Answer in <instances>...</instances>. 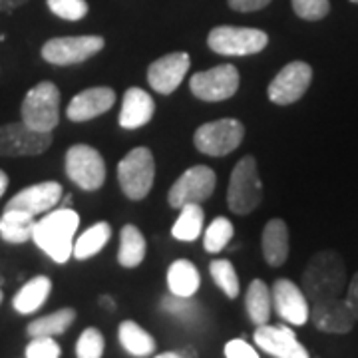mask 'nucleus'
<instances>
[{
	"instance_id": "1",
	"label": "nucleus",
	"mask_w": 358,
	"mask_h": 358,
	"mask_svg": "<svg viewBox=\"0 0 358 358\" xmlns=\"http://www.w3.org/2000/svg\"><path fill=\"white\" fill-rule=\"evenodd\" d=\"M80 227V215L72 207H60L36 221L32 241L54 263H66L72 257L74 237Z\"/></svg>"
},
{
	"instance_id": "20",
	"label": "nucleus",
	"mask_w": 358,
	"mask_h": 358,
	"mask_svg": "<svg viewBox=\"0 0 358 358\" xmlns=\"http://www.w3.org/2000/svg\"><path fill=\"white\" fill-rule=\"evenodd\" d=\"M155 114L152 96L141 88H129L124 94L120 110V126L124 129H138L148 126Z\"/></svg>"
},
{
	"instance_id": "22",
	"label": "nucleus",
	"mask_w": 358,
	"mask_h": 358,
	"mask_svg": "<svg viewBox=\"0 0 358 358\" xmlns=\"http://www.w3.org/2000/svg\"><path fill=\"white\" fill-rule=\"evenodd\" d=\"M167 287L171 294L193 296L201 287V275L192 261L178 259L167 268Z\"/></svg>"
},
{
	"instance_id": "7",
	"label": "nucleus",
	"mask_w": 358,
	"mask_h": 358,
	"mask_svg": "<svg viewBox=\"0 0 358 358\" xmlns=\"http://www.w3.org/2000/svg\"><path fill=\"white\" fill-rule=\"evenodd\" d=\"M245 138V126L239 120L225 117L217 122H209L195 129L193 143L205 155L223 157L235 152Z\"/></svg>"
},
{
	"instance_id": "39",
	"label": "nucleus",
	"mask_w": 358,
	"mask_h": 358,
	"mask_svg": "<svg viewBox=\"0 0 358 358\" xmlns=\"http://www.w3.org/2000/svg\"><path fill=\"white\" fill-rule=\"evenodd\" d=\"M227 2L237 13H257L271 4V0H227Z\"/></svg>"
},
{
	"instance_id": "34",
	"label": "nucleus",
	"mask_w": 358,
	"mask_h": 358,
	"mask_svg": "<svg viewBox=\"0 0 358 358\" xmlns=\"http://www.w3.org/2000/svg\"><path fill=\"white\" fill-rule=\"evenodd\" d=\"M103 348H106L103 334L98 329L90 327L78 338L76 358H102Z\"/></svg>"
},
{
	"instance_id": "15",
	"label": "nucleus",
	"mask_w": 358,
	"mask_h": 358,
	"mask_svg": "<svg viewBox=\"0 0 358 358\" xmlns=\"http://www.w3.org/2000/svg\"><path fill=\"white\" fill-rule=\"evenodd\" d=\"M257 346L275 358H310L307 348L299 343L293 329L282 324H261L257 327L255 334Z\"/></svg>"
},
{
	"instance_id": "28",
	"label": "nucleus",
	"mask_w": 358,
	"mask_h": 358,
	"mask_svg": "<svg viewBox=\"0 0 358 358\" xmlns=\"http://www.w3.org/2000/svg\"><path fill=\"white\" fill-rule=\"evenodd\" d=\"M110 237H112V227H110V223H106V221L94 223L88 231H84L76 241H74L72 255L76 257L78 261H86L90 257L98 255L103 247L108 245Z\"/></svg>"
},
{
	"instance_id": "13",
	"label": "nucleus",
	"mask_w": 358,
	"mask_h": 358,
	"mask_svg": "<svg viewBox=\"0 0 358 358\" xmlns=\"http://www.w3.org/2000/svg\"><path fill=\"white\" fill-rule=\"evenodd\" d=\"M313 82V68L307 62H291L282 66L281 72L271 80L267 88L268 100L277 106H289L299 102Z\"/></svg>"
},
{
	"instance_id": "33",
	"label": "nucleus",
	"mask_w": 358,
	"mask_h": 358,
	"mask_svg": "<svg viewBox=\"0 0 358 358\" xmlns=\"http://www.w3.org/2000/svg\"><path fill=\"white\" fill-rule=\"evenodd\" d=\"M162 310L178 317L181 320H193L199 315V305L192 296H178V294H166L159 303Z\"/></svg>"
},
{
	"instance_id": "3",
	"label": "nucleus",
	"mask_w": 358,
	"mask_h": 358,
	"mask_svg": "<svg viewBox=\"0 0 358 358\" xmlns=\"http://www.w3.org/2000/svg\"><path fill=\"white\" fill-rule=\"evenodd\" d=\"M263 199V185L253 155H245L233 167L227 187V205L237 215L253 213Z\"/></svg>"
},
{
	"instance_id": "29",
	"label": "nucleus",
	"mask_w": 358,
	"mask_h": 358,
	"mask_svg": "<svg viewBox=\"0 0 358 358\" xmlns=\"http://www.w3.org/2000/svg\"><path fill=\"white\" fill-rule=\"evenodd\" d=\"M76 320V310L74 308H60L52 315L40 317V319L32 320L26 329L28 336H58L64 334L72 322Z\"/></svg>"
},
{
	"instance_id": "41",
	"label": "nucleus",
	"mask_w": 358,
	"mask_h": 358,
	"mask_svg": "<svg viewBox=\"0 0 358 358\" xmlns=\"http://www.w3.org/2000/svg\"><path fill=\"white\" fill-rule=\"evenodd\" d=\"M28 0H0V13H13L18 6L26 4Z\"/></svg>"
},
{
	"instance_id": "40",
	"label": "nucleus",
	"mask_w": 358,
	"mask_h": 358,
	"mask_svg": "<svg viewBox=\"0 0 358 358\" xmlns=\"http://www.w3.org/2000/svg\"><path fill=\"white\" fill-rule=\"evenodd\" d=\"M346 307L350 308L352 317L358 322V273L350 279L348 282V289H346V296H345Z\"/></svg>"
},
{
	"instance_id": "16",
	"label": "nucleus",
	"mask_w": 358,
	"mask_h": 358,
	"mask_svg": "<svg viewBox=\"0 0 358 358\" xmlns=\"http://www.w3.org/2000/svg\"><path fill=\"white\" fill-rule=\"evenodd\" d=\"M189 54L187 52H171L167 56L157 58L148 68V82L157 94H171L179 88L183 78L189 70Z\"/></svg>"
},
{
	"instance_id": "21",
	"label": "nucleus",
	"mask_w": 358,
	"mask_h": 358,
	"mask_svg": "<svg viewBox=\"0 0 358 358\" xmlns=\"http://www.w3.org/2000/svg\"><path fill=\"white\" fill-rule=\"evenodd\" d=\"M263 257L271 267H282L289 259V227L282 219H271L261 235Z\"/></svg>"
},
{
	"instance_id": "12",
	"label": "nucleus",
	"mask_w": 358,
	"mask_h": 358,
	"mask_svg": "<svg viewBox=\"0 0 358 358\" xmlns=\"http://www.w3.org/2000/svg\"><path fill=\"white\" fill-rule=\"evenodd\" d=\"M52 145V134L28 128L24 122L0 126V155L22 157L44 154Z\"/></svg>"
},
{
	"instance_id": "10",
	"label": "nucleus",
	"mask_w": 358,
	"mask_h": 358,
	"mask_svg": "<svg viewBox=\"0 0 358 358\" xmlns=\"http://www.w3.org/2000/svg\"><path fill=\"white\" fill-rule=\"evenodd\" d=\"M106 40L96 34L88 36H62L52 38L42 46V58L54 66L82 64L103 50Z\"/></svg>"
},
{
	"instance_id": "23",
	"label": "nucleus",
	"mask_w": 358,
	"mask_h": 358,
	"mask_svg": "<svg viewBox=\"0 0 358 358\" xmlns=\"http://www.w3.org/2000/svg\"><path fill=\"white\" fill-rule=\"evenodd\" d=\"M34 225H36L34 215L26 211H18V209H4L0 217V237L6 243H26L28 239H32Z\"/></svg>"
},
{
	"instance_id": "11",
	"label": "nucleus",
	"mask_w": 358,
	"mask_h": 358,
	"mask_svg": "<svg viewBox=\"0 0 358 358\" xmlns=\"http://www.w3.org/2000/svg\"><path fill=\"white\" fill-rule=\"evenodd\" d=\"M239 72L233 64H219L211 70L197 72L189 80V90L197 100L223 102L229 100L239 90Z\"/></svg>"
},
{
	"instance_id": "5",
	"label": "nucleus",
	"mask_w": 358,
	"mask_h": 358,
	"mask_svg": "<svg viewBox=\"0 0 358 358\" xmlns=\"http://www.w3.org/2000/svg\"><path fill=\"white\" fill-rule=\"evenodd\" d=\"M155 159L148 148H134L117 164V181L124 195L131 201H141L154 187Z\"/></svg>"
},
{
	"instance_id": "18",
	"label": "nucleus",
	"mask_w": 358,
	"mask_h": 358,
	"mask_svg": "<svg viewBox=\"0 0 358 358\" xmlns=\"http://www.w3.org/2000/svg\"><path fill=\"white\" fill-rule=\"evenodd\" d=\"M60 199H62V185L56 181H44L16 193L4 209H18L36 217L40 213L54 209L60 203Z\"/></svg>"
},
{
	"instance_id": "9",
	"label": "nucleus",
	"mask_w": 358,
	"mask_h": 358,
	"mask_svg": "<svg viewBox=\"0 0 358 358\" xmlns=\"http://www.w3.org/2000/svg\"><path fill=\"white\" fill-rule=\"evenodd\" d=\"M217 187V176L211 167L193 166L187 171H183L178 181L171 185L167 193V201L171 207L181 209L183 205L203 203L209 199Z\"/></svg>"
},
{
	"instance_id": "14",
	"label": "nucleus",
	"mask_w": 358,
	"mask_h": 358,
	"mask_svg": "<svg viewBox=\"0 0 358 358\" xmlns=\"http://www.w3.org/2000/svg\"><path fill=\"white\" fill-rule=\"evenodd\" d=\"M271 296H273L275 313L285 322L294 324V327H303L307 322L310 305L299 285H294L289 279H277L271 289Z\"/></svg>"
},
{
	"instance_id": "35",
	"label": "nucleus",
	"mask_w": 358,
	"mask_h": 358,
	"mask_svg": "<svg viewBox=\"0 0 358 358\" xmlns=\"http://www.w3.org/2000/svg\"><path fill=\"white\" fill-rule=\"evenodd\" d=\"M52 14H56L62 20H82L88 14L90 6L86 0H46Z\"/></svg>"
},
{
	"instance_id": "6",
	"label": "nucleus",
	"mask_w": 358,
	"mask_h": 358,
	"mask_svg": "<svg viewBox=\"0 0 358 358\" xmlns=\"http://www.w3.org/2000/svg\"><path fill=\"white\" fill-rule=\"evenodd\" d=\"M267 44V32L259 28L217 26L207 36V46L221 56H251L265 50Z\"/></svg>"
},
{
	"instance_id": "46",
	"label": "nucleus",
	"mask_w": 358,
	"mask_h": 358,
	"mask_svg": "<svg viewBox=\"0 0 358 358\" xmlns=\"http://www.w3.org/2000/svg\"><path fill=\"white\" fill-rule=\"evenodd\" d=\"M350 2H355V4H358V0H350Z\"/></svg>"
},
{
	"instance_id": "4",
	"label": "nucleus",
	"mask_w": 358,
	"mask_h": 358,
	"mask_svg": "<svg viewBox=\"0 0 358 358\" xmlns=\"http://www.w3.org/2000/svg\"><path fill=\"white\" fill-rule=\"evenodd\" d=\"M22 122L28 128L50 134L60 122V90L54 82H38L26 94L20 106Z\"/></svg>"
},
{
	"instance_id": "8",
	"label": "nucleus",
	"mask_w": 358,
	"mask_h": 358,
	"mask_svg": "<svg viewBox=\"0 0 358 358\" xmlns=\"http://www.w3.org/2000/svg\"><path fill=\"white\" fill-rule=\"evenodd\" d=\"M66 176L84 192H98L106 181L102 154L86 143H76L66 152Z\"/></svg>"
},
{
	"instance_id": "44",
	"label": "nucleus",
	"mask_w": 358,
	"mask_h": 358,
	"mask_svg": "<svg viewBox=\"0 0 358 358\" xmlns=\"http://www.w3.org/2000/svg\"><path fill=\"white\" fill-rule=\"evenodd\" d=\"M155 358H183V357H179V355H176V352H164V355H157Z\"/></svg>"
},
{
	"instance_id": "42",
	"label": "nucleus",
	"mask_w": 358,
	"mask_h": 358,
	"mask_svg": "<svg viewBox=\"0 0 358 358\" xmlns=\"http://www.w3.org/2000/svg\"><path fill=\"white\" fill-rule=\"evenodd\" d=\"M6 187H8V176L0 169V197L4 195V192H6Z\"/></svg>"
},
{
	"instance_id": "45",
	"label": "nucleus",
	"mask_w": 358,
	"mask_h": 358,
	"mask_svg": "<svg viewBox=\"0 0 358 358\" xmlns=\"http://www.w3.org/2000/svg\"><path fill=\"white\" fill-rule=\"evenodd\" d=\"M0 303H2V291H0Z\"/></svg>"
},
{
	"instance_id": "2",
	"label": "nucleus",
	"mask_w": 358,
	"mask_h": 358,
	"mask_svg": "<svg viewBox=\"0 0 358 358\" xmlns=\"http://www.w3.org/2000/svg\"><path fill=\"white\" fill-rule=\"evenodd\" d=\"M345 287V261L336 251H319L303 271V293L310 303L341 296Z\"/></svg>"
},
{
	"instance_id": "24",
	"label": "nucleus",
	"mask_w": 358,
	"mask_h": 358,
	"mask_svg": "<svg viewBox=\"0 0 358 358\" xmlns=\"http://www.w3.org/2000/svg\"><path fill=\"white\" fill-rule=\"evenodd\" d=\"M52 291V281L44 275H38L34 279L26 282L24 287L14 294L13 307L16 313L20 315H32L36 313L48 299V294Z\"/></svg>"
},
{
	"instance_id": "32",
	"label": "nucleus",
	"mask_w": 358,
	"mask_h": 358,
	"mask_svg": "<svg viewBox=\"0 0 358 358\" xmlns=\"http://www.w3.org/2000/svg\"><path fill=\"white\" fill-rule=\"evenodd\" d=\"M235 235V227L227 217L213 219V223L205 229L203 247L207 253H221Z\"/></svg>"
},
{
	"instance_id": "25",
	"label": "nucleus",
	"mask_w": 358,
	"mask_h": 358,
	"mask_svg": "<svg viewBox=\"0 0 358 358\" xmlns=\"http://www.w3.org/2000/svg\"><path fill=\"white\" fill-rule=\"evenodd\" d=\"M117 341L124 346V350L131 357H150L155 352V341L150 333H145L138 322L124 320L117 329Z\"/></svg>"
},
{
	"instance_id": "19",
	"label": "nucleus",
	"mask_w": 358,
	"mask_h": 358,
	"mask_svg": "<svg viewBox=\"0 0 358 358\" xmlns=\"http://www.w3.org/2000/svg\"><path fill=\"white\" fill-rule=\"evenodd\" d=\"M115 103V92L108 86H96L88 88L74 96L68 108L66 115L70 122H88L98 115L106 114L114 108Z\"/></svg>"
},
{
	"instance_id": "38",
	"label": "nucleus",
	"mask_w": 358,
	"mask_h": 358,
	"mask_svg": "<svg viewBox=\"0 0 358 358\" xmlns=\"http://www.w3.org/2000/svg\"><path fill=\"white\" fill-rule=\"evenodd\" d=\"M225 358H259L257 350L241 338L229 341L225 345Z\"/></svg>"
},
{
	"instance_id": "43",
	"label": "nucleus",
	"mask_w": 358,
	"mask_h": 358,
	"mask_svg": "<svg viewBox=\"0 0 358 358\" xmlns=\"http://www.w3.org/2000/svg\"><path fill=\"white\" fill-rule=\"evenodd\" d=\"M100 303H102V305H106V307H108V308H114L115 307L114 301H112L110 296H102V299H100Z\"/></svg>"
},
{
	"instance_id": "31",
	"label": "nucleus",
	"mask_w": 358,
	"mask_h": 358,
	"mask_svg": "<svg viewBox=\"0 0 358 358\" xmlns=\"http://www.w3.org/2000/svg\"><path fill=\"white\" fill-rule=\"evenodd\" d=\"M209 273H211L213 282L225 293V296H229V299H237L239 296L241 285H239L237 271H235L231 261H227V259H215V261H211Z\"/></svg>"
},
{
	"instance_id": "37",
	"label": "nucleus",
	"mask_w": 358,
	"mask_h": 358,
	"mask_svg": "<svg viewBox=\"0 0 358 358\" xmlns=\"http://www.w3.org/2000/svg\"><path fill=\"white\" fill-rule=\"evenodd\" d=\"M26 358H60L62 348L54 336H34L26 346Z\"/></svg>"
},
{
	"instance_id": "26",
	"label": "nucleus",
	"mask_w": 358,
	"mask_h": 358,
	"mask_svg": "<svg viewBox=\"0 0 358 358\" xmlns=\"http://www.w3.org/2000/svg\"><path fill=\"white\" fill-rule=\"evenodd\" d=\"M245 308H247V315L253 324L257 327L267 324L271 319V310H273V296H271V289L267 287V282L261 279L251 281L247 294H245Z\"/></svg>"
},
{
	"instance_id": "30",
	"label": "nucleus",
	"mask_w": 358,
	"mask_h": 358,
	"mask_svg": "<svg viewBox=\"0 0 358 358\" xmlns=\"http://www.w3.org/2000/svg\"><path fill=\"white\" fill-rule=\"evenodd\" d=\"M203 209L199 203H189L181 207V213H179L178 221L173 223L171 227V235L178 239V241H185V243H192L195 241L201 231H203Z\"/></svg>"
},
{
	"instance_id": "17",
	"label": "nucleus",
	"mask_w": 358,
	"mask_h": 358,
	"mask_svg": "<svg viewBox=\"0 0 358 358\" xmlns=\"http://www.w3.org/2000/svg\"><path fill=\"white\" fill-rule=\"evenodd\" d=\"M308 319L320 333L331 334L350 333L355 322H357L352 313H350V308L346 307L345 299H341V296L310 303Z\"/></svg>"
},
{
	"instance_id": "27",
	"label": "nucleus",
	"mask_w": 358,
	"mask_h": 358,
	"mask_svg": "<svg viewBox=\"0 0 358 358\" xmlns=\"http://www.w3.org/2000/svg\"><path fill=\"white\" fill-rule=\"evenodd\" d=\"M145 259V239L141 231L136 225H124L120 233V251L117 261L126 268L140 267L141 261Z\"/></svg>"
},
{
	"instance_id": "36",
	"label": "nucleus",
	"mask_w": 358,
	"mask_h": 358,
	"mask_svg": "<svg viewBox=\"0 0 358 358\" xmlns=\"http://www.w3.org/2000/svg\"><path fill=\"white\" fill-rule=\"evenodd\" d=\"M294 14L303 20L317 22L322 20L331 13V2L329 0H291Z\"/></svg>"
}]
</instances>
